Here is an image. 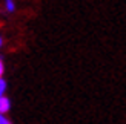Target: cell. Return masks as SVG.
<instances>
[{"label":"cell","mask_w":126,"mask_h":124,"mask_svg":"<svg viewBox=\"0 0 126 124\" xmlns=\"http://www.w3.org/2000/svg\"><path fill=\"white\" fill-rule=\"evenodd\" d=\"M3 71H5V67H3V61L0 60V78H2V75H3Z\"/></svg>","instance_id":"5b68a950"},{"label":"cell","mask_w":126,"mask_h":124,"mask_svg":"<svg viewBox=\"0 0 126 124\" xmlns=\"http://www.w3.org/2000/svg\"><path fill=\"white\" fill-rule=\"evenodd\" d=\"M2 43H3V40H2V37H0V46H2Z\"/></svg>","instance_id":"8992f818"},{"label":"cell","mask_w":126,"mask_h":124,"mask_svg":"<svg viewBox=\"0 0 126 124\" xmlns=\"http://www.w3.org/2000/svg\"><path fill=\"white\" fill-rule=\"evenodd\" d=\"M14 9H16L14 0H6V11H8V12H14Z\"/></svg>","instance_id":"7a4b0ae2"},{"label":"cell","mask_w":126,"mask_h":124,"mask_svg":"<svg viewBox=\"0 0 126 124\" xmlns=\"http://www.w3.org/2000/svg\"><path fill=\"white\" fill-rule=\"evenodd\" d=\"M5 89H6V81H5L3 78H0V97H3Z\"/></svg>","instance_id":"3957f363"},{"label":"cell","mask_w":126,"mask_h":124,"mask_svg":"<svg viewBox=\"0 0 126 124\" xmlns=\"http://www.w3.org/2000/svg\"><path fill=\"white\" fill-rule=\"evenodd\" d=\"M9 109H11V103H9V100H8L5 95L0 97V113H6Z\"/></svg>","instance_id":"6da1fadb"},{"label":"cell","mask_w":126,"mask_h":124,"mask_svg":"<svg viewBox=\"0 0 126 124\" xmlns=\"http://www.w3.org/2000/svg\"><path fill=\"white\" fill-rule=\"evenodd\" d=\"M0 124H11V121L5 116V113H0Z\"/></svg>","instance_id":"277c9868"}]
</instances>
